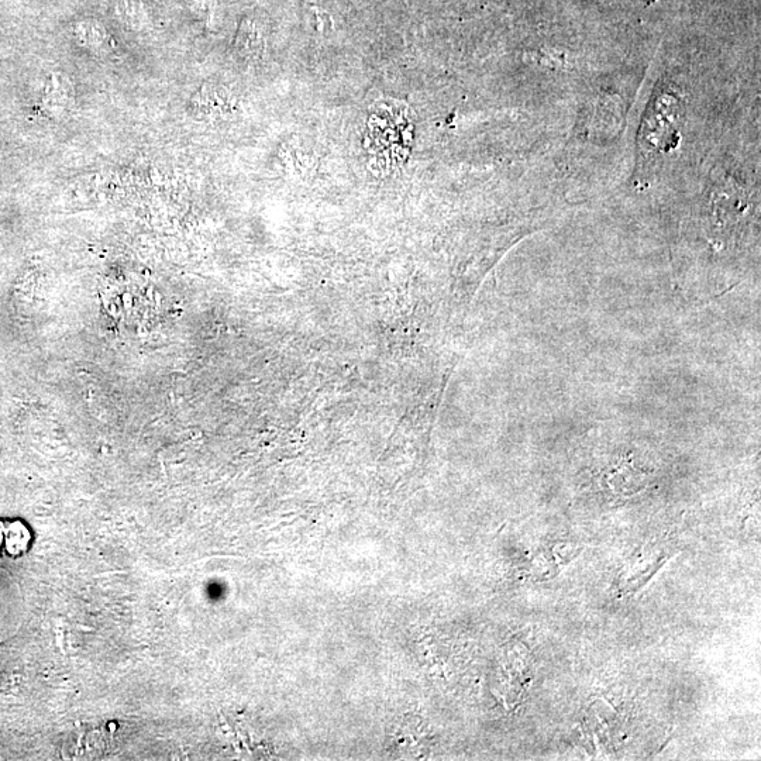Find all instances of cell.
Returning a JSON list of instances; mask_svg holds the SVG:
<instances>
[{"label":"cell","mask_w":761,"mask_h":761,"mask_svg":"<svg viewBox=\"0 0 761 761\" xmlns=\"http://www.w3.org/2000/svg\"><path fill=\"white\" fill-rule=\"evenodd\" d=\"M413 122L405 103L382 99L371 106L365 130V148L382 168L404 164L411 154Z\"/></svg>","instance_id":"cell-1"},{"label":"cell","mask_w":761,"mask_h":761,"mask_svg":"<svg viewBox=\"0 0 761 761\" xmlns=\"http://www.w3.org/2000/svg\"><path fill=\"white\" fill-rule=\"evenodd\" d=\"M32 535L20 521H0V556L19 557L29 550Z\"/></svg>","instance_id":"cell-2"}]
</instances>
